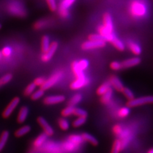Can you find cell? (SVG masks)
I'll return each mask as SVG.
<instances>
[{
	"instance_id": "1",
	"label": "cell",
	"mask_w": 153,
	"mask_h": 153,
	"mask_svg": "<svg viewBox=\"0 0 153 153\" xmlns=\"http://www.w3.org/2000/svg\"><path fill=\"white\" fill-rule=\"evenodd\" d=\"M146 4L142 0H133L130 7V12L131 15L136 18H140L147 13Z\"/></svg>"
},
{
	"instance_id": "2",
	"label": "cell",
	"mask_w": 153,
	"mask_h": 153,
	"mask_svg": "<svg viewBox=\"0 0 153 153\" xmlns=\"http://www.w3.org/2000/svg\"><path fill=\"white\" fill-rule=\"evenodd\" d=\"M146 104H153V96H146L129 100L127 106L128 107H135Z\"/></svg>"
},
{
	"instance_id": "3",
	"label": "cell",
	"mask_w": 153,
	"mask_h": 153,
	"mask_svg": "<svg viewBox=\"0 0 153 153\" xmlns=\"http://www.w3.org/2000/svg\"><path fill=\"white\" fill-rule=\"evenodd\" d=\"M21 100L19 97H16L15 98H13L10 102L6 108L4 109V111L2 113V116L4 119H7L10 116H11L12 113L13 112L14 110H15L17 106L19 105V103H20Z\"/></svg>"
},
{
	"instance_id": "4",
	"label": "cell",
	"mask_w": 153,
	"mask_h": 153,
	"mask_svg": "<svg viewBox=\"0 0 153 153\" xmlns=\"http://www.w3.org/2000/svg\"><path fill=\"white\" fill-rule=\"evenodd\" d=\"M62 75H63V73L61 71H57V72L54 74L50 78H49L47 80H45L44 84L42 85L41 88L45 91L52 88L58 81H59V80L62 77Z\"/></svg>"
},
{
	"instance_id": "5",
	"label": "cell",
	"mask_w": 153,
	"mask_h": 153,
	"mask_svg": "<svg viewBox=\"0 0 153 153\" xmlns=\"http://www.w3.org/2000/svg\"><path fill=\"white\" fill-rule=\"evenodd\" d=\"M58 47V44L56 42H52L49 49L45 52H43L41 59L43 62H48L51 59Z\"/></svg>"
},
{
	"instance_id": "6",
	"label": "cell",
	"mask_w": 153,
	"mask_h": 153,
	"mask_svg": "<svg viewBox=\"0 0 153 153\" xmlns=\"http://www.w3.org/2000/svg\"><path fill=\"white\" fill-rule=\"evenodd\" d=\"M105 45H106V42L105 41L89 40L83 43L82 45V49L83 50L87 51L90 49H98V48H102Z\"/></svg>"
},
{
	"instance_id": "7",
	"label": "cell",
	"mask_w": 153,
	"mask_h": 153,
	"mask_svg": "<svg viewBox=\"0 0 153 153\" xmlns=\"http://www.w3.org/2000/svg\"><path fill=\"white\" fill-rule=\"evenodd\" d=\"M37 122L42 127L44 131V133L47 137H51L54 135V131L53 128L48 123L46 119H45L43 117H38L37 119Z\"/></svg>"
},
{
	"instance_id": "8",
	"label": "cell",
	"mask_w": 153,
	"mask_h": 153,
	"mask_svg": "<svg viewBox=\"0 0 153 153\" xmlns=\"http://www.w3.org/2000/svg\"><path fill=\"white\" fill-rule=\"evenodd\" d=\"M65 100V97L63 95H54L47 97L44 100V103L47 105L58 104L63 102Z\"/></svg>"
},
{
	"instance_id": "9",
	"label": "cell",
	"mask_w": 153,
	"mask_h": 153,
	"mask_svg": "<svg viewBox=\"0 0 153 153\" xmlns=\"http://www.w3.org/2000/svg\"><path fill=\"white\" fill-rule=\"evenodd\" d=\"M88 82L89 80L86 78L85 76H82V77H78L76 78V80L70 84V88L73 90L79 89L87 85Z\"/></svg>"
},
{
	"instance_id": "10",
	"label": "cell",
	"mask_w": 153,
	"mask_h": 153,
	"mask_svg": "<svg viewBox=\"0 0 153 153\" xmlns=\"http://www.w3.org/2000/svg\"><path fill=\"white\" fill-rule=\"evenodd\" d=\"M103 26L106 29V30L111 32L113 33L114 30V26H113V22L111 16V14L108 13H105L103 14Z\"/></svg>"
},
{
	"instance_id": "11",
	"label": "cell",
	"mask_w": 153,
	"mask_h": 153,
	"mask_svg": "<svg viewBox=\"0 0 153 153\" xmlns=\"http://www.w3.org/2000/svg\"><path fill=\"white\" fill-rule=\"evenodd\" d=\"M29 114V108L26 106H22L20 109L17 115V121L18 123L22 124L25 122L27 117Z\"/></svg>"
},
{
	"instance_id": "12",
	"label": "cell",
	"mask_w": 153,
	"mask_h": 153,
	"mask_svg": "<svg viewBox=\"0 0 153 153\" xmlns=\"http://www.w3.org/2000/svg\"><path fill=\"white\" fill-rule=\"evenodd\" d=\"M141 62V59L139 57H133V58H130L123 61L121 63L122 68H131V67L135 66L140 64Z\"/></svg>"
},
{
	"instance_id": "13",
	"label": "cell",
	"mask_w": 153,
	"mask_h": 153,
	"mask_svg": "<svg viewBox=\"0 0 153 153\" xmlns=\"http://www.w3.org/2000/svg\"><path fill=\"white\" fill-rule=\"evenodd\" d=\"M110 84H111L113 88L117 91L121 92L123 89L124 88V85L121 82V80L116 76H112L110 79Z\"/></svg>"
},
{
	"instance_id": "14",
	"label": "cell",
	"mask_w": 153,
	"mask_h": 153,
	"mask_svg": "<svg viewBox=\"0 0 153 153\" xmlns=\"http://www.w3.org/2000/svg\"><path fill=\"white\" fill-rule=\"evenodd\" d=\"M31 130V126L29 125H25L23 126H21L20 128H19L16 131L15 133H14V135H15L17 138H20L23 136L26 135L30 132Z\"/></svg>"
},
{
	"instance_id": "15",
	"label": "cell",
	"mask_w": 153,
	"mask_h": 153,
	"mask_svg": "<svg viewBox=\"0 0 153 153\" xmlns=\"http://www.w3.org/2000/svg\"><path fill=\"white\" fill-rule=\"evenodd\" d=\"M81 137H82L84 141L89 142L90 144L94 146H97L98 144V141L97 140V138L88 133H83L82 135H81Z\"/></svg>"
},
{
	"instance_id": "16",
	"label": "cell",
	"mask_w": 153,
	"mask_h": 153,
	"mask_svg": "<svg viewBox=\"0 0 153 153\" xmlns=\"http://www.w3.org/2000/svg\"><path fill=\"white\" fill-rule=\"evenodd\" d=\"M10 136V133L8 131H3L0 136V152L3 149L7 144V142Z\"/></svg>"
},
{
	"instance_id": "17",
	"label": "cell",
	"mask_w": 153,
	"mask_h": 153,
	"mask_svg": "<svg viewBox=\"0 0 153 153\" xmlns=\"http://www.w3.org/2000/svg\"><path fill=\"white\" fill-rule=\"evenodd\" d=\"M47 136L44 133L40 134V135H38L35 138V140L33 142V146L35 148H38L41 147L43 145V143H44L45 141L47 140Z\"/></svg>"
},
{
	"instance_id": "18",
	"label": "cell",
	"mask_w": 153,
	"mask_h": 153,
	"mask_svg": "<svg viewBox=\"0 0 153 153\" xmlns=\"http://www.w3.org/2000/svg\"><path fill=\"white\" fill-rule=\"evenodd\" d=\"M71 68H72L74 73L76 76V78L82 77V76H85L83 72V70L80 69V68L78 65V62L74 61L72 63V65H71Z\"/></svg>"
},
{
	"instance_id": "19",
	"label": "cell",
	"mask_w": 153,
	"mask_h": 153,
	"mask_svg": "<svg viewBox=\"0 0 153 153\" xmlns=\"http://www.w3.org/2000/svg\"><path fill=\"white\" fill-rule=\"evenodd\" d=\"M51 45L50 43V38L49 37L44 35V36H42V40H41V49L43 52H45L47 51V49H49Z\"/></svg>"
},
{
	"instance_id": "20",
	"label": "cell",
	"mask_w": 153,
	"mask_h": 153,
	"mask_svg": "<svg viewBox=\"0 0 153 153\" xmlns=\"http://www.w3.org/2000/svg\"><path fill=\"white\" fill-rule=\"evenodd\" d=\"M111 43L119 51H123L125 49V46H124L123 43L116 36L114 37Z\"/></svg>"
},
{
	"instance_id": "21",
	"label": "cell",
	"mask_w": 153,
	"mask_h": 153,
	"mask_svg": "<svg viewBox=\"0 0 153 153\" xmlns=\"http://www.w3.org/2000/svg\"><path fill=\"white\" fill-rule=\"evenodd\" d=\"M112 89L111 88H110L105 93V94H103V95H102V97H101V102L104 103V104H107L108 103L110 100H111L112 98Z\"/></svg>"
},
{
	"instance_id": "22",
	"label": "cell",
	"mask_w": 153,
	"mask_h": 153,
	"mask_svg": "<svg viewBox=\"0 0 153 153\" xmlns=\"http://www.w3.org/2000/svg\"><path fill=\"white\" fill-rule=\"evenodd\" d=\"M13 79V75L11 74H7L0 77V88L9 83Z\"/></svg>"
},
{
	"instance_id": "23",
	"label": "cell",
	"mask_w": 153,
	"mask_h": 153,
	"mask_svg": "<svg viewBox=\"0 0 153 153\" xmlns=\"http://www.w3.org/2000/svg\"><path fill=\"white\" fill-rule=\"evenodd\" d=\"M110 88H111V84L109 82H105L98 88L97 91V94L100 96H102L106 93Z\"/></svg>"
},
{
	"instance_id": "24",
	"label": "cell",
	"mask_w": 153,
	"mask_h": 153,
	"mask_svg": "<svg viewBox=\"0 0 153 153\" xmlns=\"http://www.w3.org/2000/svg\"><path fill=\"white\" fill-rule=\"evenodd\" d=\"M82 95L80 94H76L75 95H74L72 97L70 98V100H69L68 102V105L70 106H72L74 107L75 105H76V104H78L82 100Z\"/></svg>"
},
{
	"instance_id": "25",
	"label": "cell",
	"mask_w": 153,
	"mask_h": 153,
	"mask_svg": "<svg viewBox=\"0 0 153 153\" xmlns=\"http://www.w3.org/2000/svg\"><path fill=\"white\" fill-rule=\"evenodd\" d=\"M129 47H130V50L135 55H140L142 52V50L140 47L136 43L130 42L129 43Z\"/></svg>"
},
{
	"instance_id": "26",
	"label": "cell",
	"mask_w": 153,
	"mask_h": 153,
	"mask_svg": "<svg viewBox=\"0 0 153 153\" xmlns=\"http://www.w3.org/2000/svg\"><path fill=\"white\" fill-rule=\"evenodd\" d=\"M122 149L121 142L117 139L114 142L111 153H120Z\"/></svg>"
},
{
	"instance_id": "27",
	"label": "cell",
	"mask_w": 153,
	"mask_h": 153,
	"mask_svg": "<svg viewBox=\"0 0 153 153\" xmlns=\"http://www.w3.org/2000/svg\"><path fill=\"white\" fill-rule=\"evenodd\" d=\"M44 91H45L44 89H42V88H40V89H38L36 91H35L33 92L30 96L31 100H34V101L39 100L44 95V93H45Z\"/></svg>"
},
{
	"instance_id": "28",
	"label": "cell",
	"mask_w": 153,
	"mask_h": 153,
	"mask_svg": "<svg viewBox=\"0 0 153 153\" xmlns=\"http://www.w3.org/2000/svg\"><path fill=\"white\" fill-rule=\"evenodd\" d=\"M36 86L35 85V84L32 82L30 83V84H28L26 88L24 90V94L26 97H29V96H31V94L35 91V89H36Z\"/></svg>"
},
{
	"instance_id": "29",
	"label": "cell",
	"mask_w": 153,
	"mask_h": 153,
	"mask_svg": "<svg viewBox=\"0 0 153 153\" xmlns=\"http://www.w3.org/2000/svg\"><path fill=\"white\" fill-rule=\"evenodd\" d=\"M76 0H63L59 4V9L68 10V8L75 2Z\"/></svg>"
},
{
	"instance_id": "30",
	"label": "cell",
	"mask_w": 153,
	"mask_h": 153,
	"mask_svg": "<svg viewBox=\"0 0 153 153\" xmlns=\"http://www.w3.org/2000/svg\"><path fill=\"white\" fill-rule=\"evenodd\" d=\"M58 124L61 130L64 131L68 130L70 128V124L68 121L64 118H60L58 120Z\"/></svg>"
},
{
	"instance_id": "31",
	"label": "cell",
	"mask_w": 153,
	"mask_h": 153,
	"mask_svg": "<svg viewBox=\"0 0 153 153\" xmlns=\"http://www.w3.org/2000/svg\"><path fill=\"white\" fill-rule=\"evenodd\" d=\"M87 118L85 117H78L77 119H76L73 123V126L74 128H79L85 123Z\"/></svg>"
},
{
	"instance_id": "32",
	"label": "cell",
	"mask_w": 153,
	"mask_h": 153,
	"mask_svg": "<svg viewBox=\"0 0 153 153\" xmlns=\"http://www.w3.org/2000/svg\"><path fill=\"white\" fill-rule=\"evenodd\" d=\"M74 107L72 106H69L66 107L65 108H64L63 111L61 112V115L63 117H68L70 116H71V114H74Z\"/></svg>"
},
{
	"instance_id": "33",
	"label": "cell",
	"mask_w": 153,
	"mask_h": 153,
	"mask_svg": "<svg viewBox=\"0 0 153 153\" xmlns=\"http://www.w3.org/2000/svg\"><path fill=\"white\" fill-rule=\"evenodd\" d=\"M123 94L125 96V97L128 100H131L134 98V94L133 93V92L131 91V90H130L129 88H124L123 89L122 91H121Z\"/></svg>"
},
{
	"instance_id": "34",
	"label": "cell",
	"mask_w": 153,
	"mask_h": 153,
	"mask_svg": "<svg viewBox=\"0 0 153 153\" xmlns=\"http://www.w3.org/2000/svg\"><path fill=\"white\" fill-rule=\"evenodd\" d=\"M73 114H74L75 116H77V117H87V116H88L87 112L84 111V110L79 108H75Z\"/></svg>"
},
{
	"instance_id": "35",
	"label": "cell",
	"mask_w": 153,
	"mask_h": 153,
	"mask_svg": "<svg viewBox=\"0 0 153 153\" xmlns=\"http://www.w3.org/2000/svg\"><path fill=\"white\" fill-rule=\"evenodd\" d=\"M46 1L48 4V7H49L51 11L55 12L57 9L56 0H46Z\"/></svg>"
},
{
	"instance_id": "36",
	"label": "cell",
	"mask_w": 153,
	"mask_h": 153,
	"mask_svg": "<svg viewBox=\"0 0 153 153\" xmlns=\"http://www.w3.org/2000/svg\"><path fill=\"white\" fill-rule=\"evenodd\" d=\"M129 114H130V110H129V108L128 107H123L119 111L118 116L121 118H124L127 117Z\"/></svg>"
},
{
	"instance_id": "37",
	"label": "cell",
	"mask_w": 153,
	"mask_h": 153,
	"mask_svg": "<svg viewBox=\"0 0 153 153\" xmlns=\"http://www.w3.org/2000/svg\"><path fill=\"white\" fill-rule=\"evenodd\" d=\"M12 52V50L11 48L7 46L3 48L2 50L1 51V55L4 57H8L10 56H11Z\"/></svg>"
},
{
	"instance_id": "38",
	"label": "cell",
	"mask_w": 153,
	"mask_h": 153,
	"mask_svg": "<svg viewBox=\"0 0 153 153\" xmlns=\"http://www.w3.org/2000/svg\"><path fill=\"white\" fill-rule=\"evenodd\" d=\"M89 40L93 41H105L103 37L100 34H92L89 36Z\"/></svg>"
},
{
	"instance_id": "39",
	"label": "cell",
	"mask_w": 153,
	"mask_h": 153,
	"mask_svg": "<svg viewBox=\"0 0 153 153\" xmlns=\"http://www.w3.org/2000/svg\"><path fill=\"white\" fill-rule=\"evenodd\" d=\"M78 65L80 68V69L84 71L88 67L89 62L88 60H86V59H82L78 62Z\"/></svg>"
},
{
	"instance_id": "40",
	"label": "cell",
	"mask_w": 153,
	"mask_h": 153,
	"mask_svg": "<svg viewBox=\"0 0 153 153\" xmlns=\"http://www.w3.org/2000/svg\"><path fill=\"white\" fill-rule=\"evenodd\" d=\"M45 81V79L44 77H42V76H40V77L36 78L34 80V81H33V83L35 84L36 87H37V86L42 87V85L44 84Z\"/></svg>"
},
{
	"instance_id": "41",
	"label": "cell",
	"mask_w": 153,
	"mask_h": 153,
	"mask_svg": "<svg viewBox=\"0 0 153 153\" xmlns=\"http://www.w3.org/2000/svg\"><path fill=\"white\" fill-rule=\"evenodd\" d=\"M69 140H70V142H71L74 143H80L82 141V140H83L82 137L78 136V135H72L70 136L69 137Z\"/></svg>"
},
{
	"instance_id": "42",
	"label": "cell",
	"mask_w": 153,
	"mask_h": 153,
	"mask_svg": "<svg viewBox=\"0 0 153 153\" xmlns=\"http://www.w3.org/2000/svg\"><path fill=\"white\" fill-rule=\"evenodd\" d=\"M110 66H111V69H112L114 70H119L122 68L121 63H119V62H117V61L112 62Z\"/></svg>"
},
{
	"instance_id": "43",
	"label": "cell",
	"mask_w": 153,
	"mask_h": 153,
	"mask_svg": "<svg viewBox=\"0 0 153 153\" xmlns=\"http://www.w3.org/2000/svg\"><path fill=\"white\" fill-rule=\"evenodd\" d=\"M45 25H46V22L42 20V21H37L36 22H35L34 24V26H33V27H34L35 30H40V29L45 27Z\"/></svg>"
},
{
	"instance_id": "44",
	"label": "cell",
	"mask_w": 153,
	"mask_h": 153,
	"mask_svg": "<svg viewBox=\"0 0 153 153\" xmlns=\"http://www.w3.org/2000/svg\"><path fill=\"white\" fill-rule=\"evenodd\" d=\"M114 131L115 133H117V134L120 133V132L121 131V127H119V126H116L114 128Z\"/></svg>"
},
{
	"instance_id": "45",
	"label": "cell",
	"mask_w": 153,
	"mask_h": 153,
	"mask_svg": "<svg viewBox=\"0 0 153 153\" xmlns=\"http://www.w3.org/2000/svg\"><path fill=\"white\" fill-rule=\"evenodd\" d=\"M147 153H153V148H152V149H151L148 151Z\"/></svg>"
},
{
	"instance_id": "46",
	"label": "cell",
	"mask_w": 153,
	"mask_h": 153,
	"mask_svg": "<svg viewBox=\"0 0 153 153\" xmlns=\"http://www.w3.org/2000/svg\"><path fill=\"white\" fill-rule=\"evenodd\" d=\"M1 56H2V55L1 53V51H0V59H1Z\"/></svg>"
},
{
	"instance_id": "47",
	"label": "cell",
	"mask_w": 153,
	"mask_h": 153,
	"mask_svg": "<svg viewBox=\"0 0 153 153\" xmlns=\"http://www.w3.org/2000/svg\"><path fill=\"white\" fill-rule=\"evenodd\" d=\"M1 25H0V29H1Z\"/></svg>"
}]
</instances>
